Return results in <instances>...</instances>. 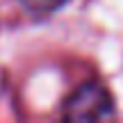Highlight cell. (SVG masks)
Wrapping results in <instances>:
<instances>
[{
    "instance_id": "obj_2",
    "label": "cell",
    "mask_w": 123,
    "mask_h": 123,
    "mask_svg": "<svg viewBox=\"0 0 123 123\" xmlns=\"http://www.w3.org/2000/svg\"><path fill=\"white\" fill-rule=\"evenodd\" d=\"M66 0H21V5L34 16H46V14H53L64 5Z\"/></svg>"
},
{
    "instance_id": "obj_1",
    "label": "cell",
    "mask_w": 123,
    "mask_h": 123,
    "mask_svg": "<svg viewBox=\"0 0 123 123\" xmlns=\"http://www.w3.org/2000/svg\"><path fill=\"white\" fill-rule=\"evenodd\" d=\"M62 116L73 121L112 119L114 116V98L100 82H84L68 96Z\"/></svg>"
}]
</instances>
